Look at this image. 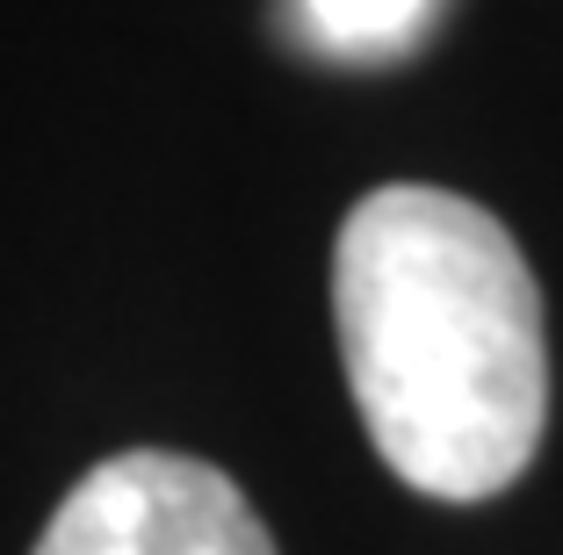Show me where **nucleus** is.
<instances>
[{
  "label": "nucleus",
  "instance_id": "obj_1",
  "mask_svg": "<svg viewBox=\"0 0 563 555\" xmlns=\"http://www.w3.org/2000/svg\"><path fill=\"white\" fill-rule=\"evenodd\" d=\"M340 354L376 455L427 498L520 484L549 425L542 289L514 231L448 188H376L332 253Z\"/></svg>",
  "mask_w": 563,
  "mask_h": 555
},
{
  "label": "nucleus",
  "instance_id": "obj_3",
  "mask_svg": "<svg viewBox=\"0 0 563 555\" xmlns=\"http://www.w3.org/2000/svg\"><path fill=\"white\" fill-rule=\"evenodd\" d=\"M433 8L441 0H297V22L311 30L318 51H340V58H398L433 22Z\"/></svg>",
  "mask_w": 563,
  "mask_h": 555
},
{
  "label": "nucleus",
  "instance_id": "obj_2",
  "mask_svg": "<svg viewBox=\"0 0 563 555\" xmlns=\"http://www.w3.org/2000/svg\"><path fill=\"white\" fill-rule=\"evenodd\" d=\"M36 555H275V534L224 469L131 447L66 490L36 534Z\"/></svg>",
  "mask_w": 563,
  "mask_h": 555
}]
</instances>
